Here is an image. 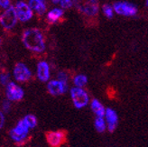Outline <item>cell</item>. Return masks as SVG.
I'll return each mask as SVG.
<instances>
[{"label": "cell", "mask_w": 148, "mask_h": 147, "mask_svg": "<svg viewBox=\"0 0 148 147\" xmlns=\"http://www.w3.org/2000/svg\"><path fill=\"white\" fill-rule=\"evenodd\" d=\"M5 93L7 98L9 100H21L25 95L24 90L14 82H10L7 84Z\"/></svg>", "instance_id": "obj_7"}, {"label": "cell", "mask_w": 148, "mask_h": 147, "mask_svg": "<svg viewBox=\"0 0 148 147\" xmlns=\"http://www.w3.org/2000/svg\"><path fill=\"white\" fill-rule=\"evenodd\" d=\"M48 90L49 92L53 95V96H58V95H61L64 93L67 90V84L63 83L61 80H51L48 83Z\"/></svg>", "instance_id": "obj_10"}, {"label": "cell", "mask_w": 148, "mask_h": 147, "mask_svg": "<svg viewBox=\"0 0 148 147\" xmlns=\"http://www.w3.org/2000/svg\"><path fill=\"white\" fill-rule=\"evenodd\" d=\"M2 108L5 112H7L8 110L10 109V102L8 101H4L3 102V105H2Z\"/></svg>", "instance_id": "obj_25"}, {"label": "cell", "mask_w": 148, "mask_h": 147, "mask_svg": "<svg viewBox=\"0 0 148 147\" xmlns=\"http://www.w3.org/2000/svg\"><path fill=\"white\" fill-rule=\"evenodd\" d=\"M103 13L106 14L108 18H112L113 17V9L114 7H111L109 5H103Z\"/></svg>", "instance_id": "obj_20"}, {"label": "cell", "mask_w": 148, "mask_h": 147, "mask_svg": "<svg viewBox=\"0 0 148 147\" xmlns=\"http://www.w3.org/2000/svg\"><path fill=\"white\" fill-rule=\"evenodd\" d=\"M14 76L18 81H26L31 78V72L25 64L18 63L14 67Z\"/></svg>", "instance_id": "obj_9"}, {"label": "cell", "mask_w": 148, "mask_h": 147, "mask_svg": "<svg viewBox=\"0 0 148 147\" xmlns=\"http://www.w3.org/2000/svg\"><path fill=\"white\" fill-rule=\"evenodd\" d=\"M95 127L99 132H103L106 128V124L103 119V116H99L98 118L95 120Z\"/></svg>", "instance_id": "obj_17"}, {"label": "cell", "mask_w": 148, "mask_h": 147, "mask_svg": "<svg viewBox=\"0 0 148 147\" xmlns=\"http://www.w3.org/2000/svg\"><path fill=\"white\" fill-rule=\"evenodd\" d=\"M145 5H146L148 6V0H146V2H145Z\"/></svg>", "instance_id": "obj_28"}, {"label": "cell", "mask_w": 148, "mask_h": 147, "mask_svg": "<svg viewBox=\"0 0 148 147\" xmlns=\"http://www.w3.org/2000/svg\"><path fill=\"white\" fill-rule=\"evenodd\" d=\"M73 4L79 11L87 16H93L98 14V0H73Z\"/></svg>", "instance_id": "obj_2"}, {"label": "cell", "mask_w": 148, "mask_h": 147, "mask_svg": "<svg viewBox=\"0 0 148 147\" xmlns=\"http://www.w3.org/2000/svg\"><path fill=\"white\" fill-rule=\"evenodd\" d=\"M114 10L119 14L125 16H135L137 13L136 6L127 2H117L114 4Z\"/></svg>", "instance_id": "obj_6"}, {"label": "cell", "mask_w": 148, "mask_h": 147, "mask_svg": "<svg viewBox=\"0 0 148 147\" xmlns=\"http://www.w3.org/2000/svg\"><path fill=\"white\" fill-rule=\"evenodd\" d=\"M16 10L17 13L18 19L22 22L30 20L33 16V12L31 6L24 2H18L16 5Z\"/></svg>", "instance_id": "obj_8"}, {"label": "cell", "mask_w": 148, "mask_h": 147, "mask_svg": "<svg viewBox=\"0 0 148 147\" xmlns=\"http://www.w3.org/2000/svg\"><path fill=\"white\" fill-rule=\"evenodd\" d=\"M54 4H57V3H59V2H61V0H51Z\"/></svg>", "instance_id": "obj_27"}, {"label": "cell", "mask_w": 148, "mask_h": 147, "mask_svg": "<svg viewBox=\"0 0 148 147\" xmlns=\"http://www.w3.org/2000/svg\"><path fill=\"white\" fill-rule=\"evenodd\" d=\"M58 79L61 80V81H62L63 83L67 84V75H66L64 72H60V73H59Z\"/></svg>", "instance_id": "obj_23"}, {"label": "cell", "mask_w": 148, "mask_h": 147, "mask_svg": "<svg viewBox=\"0 0 148 147\" xmlns=\"http://www.w3.org/2000/svg\"><path fill=\"white\" fill-rule=\"evenodd\" d=\"M60 3L62 8H70L73 4V0H61Z\"/></svg>", "instance_id": "obj_21"}, {"label": "cell", "mask_w": 148, "mask_h": 147, "mask_svg": "<svg viewBox=\"0 0 148 147\" xmlns=\"http://www.w3.org/2000/svg\"><path fill=\"white\" fill-rule=\"evenodd\" d=\"M106 119L109 132H113L117 126V115L113 109L108 108L106 110Z\"/></svg>", "instance_id": "obj_12"}, {"label": "cell", "mask_w": 148, "mask_h": 147, "mask_svg": "<svg viewBox=\"0 0 148 147\" xmlns=\"http://www.w3.org/2000/svg\"><path fill=\"white\" fill-rule=\"evenodd\" d=\"M25 121L26 122V124H28V126L30 128H34L36 124H37V121H36V118L35 116H33V115H28L25 117Z\"/></svg>", "instance_id": "obj_19"}, {"label": "cell", "mask_w": 148, "mask_h": 147, "mask_svg": "<svg viewBox=\"0 0 148 147\" xmlns=\"http://www.w3.org/2000/svg\"><path fill=\"white\" fill-rule=\"evenodd\" d=\"M91 108H92V111L98 116H104V115H106L104 107H103L100 104V102L97 99H93L91 103Z\"/></svg>", "instance_id": "obj_16"}, {"label": "cell", "mask_w": 148, "mask_h": 147, "mask_svg": "<svg viewBox=\"0 0 148 147\" xmlns=\"http://www.w3.org/2000/svg\"><path fill=\"white\" fill-rule=\"evenodd\" d=\"M47 142L51 146H59L61 145L65 140V134L63 132L57 131V132H51L46 135Z\"/></svg>", "instance_id": "obj_11"}, {"label": "cell", "mask_w": 148, "mask_h": 147, "mask_svg": "<svg viewBox=\"0 0 148 147\" xmlns=\"http://www.w3.org/2000/svg\"><path fill=\"white\" fill-rule=\"evenodd\" d=\"M63 14V11L61 8H54L50 11L47 14V19L51 23H55L60 19Z\"/></svg>", "instance_id": "obj_15"}, {"label": "cell", "mask_w": 148, "mask_h": 147, "mask_svg": "<svg viewBox=\"0 0 148 147\" xmlns=\"http://www.w3.org/2000/svg\"><path fill=\"white\" fill-rule=\"evenodd\" d=\"M29 5L31 8L36 11L39 14H42L46 10V5L44 0H30L29 1Z\"/></svg>", "instance_id": "obj_14"}, {"label": "cell", "mask_w": 148, "mask_h": 147, "mask_svg": "<svg viewBox=\"0 0 148 147\" xmlns=\"http://www.w3.org/2000/svg\"><path fill=\"white\" fill-rule=\"evenodd\" d=\"M0 118H1V123H0V127H3V126H4V123H5V117H4V116H3V113H1L0 114Z\"/></svg>", "instance_id": "obj_26"}, {"label": "cell", "mask_w": 148, "mask_h": 147, "mask_svg": "<svg viewBox=\"0 0 148 147\" xmlns=\"http://www.w3.org/2000/svg\"><path fill=\"white\" fill-rule=\"evenodd\" d=\"M37 75L40 80L42 81H46L50 78V69L49 65L45 62H41L37 66Z\"/></svg>", "instance_id": "obj_13"}, {"label": "cell", "mask_w": 148, "mask_h": 147, "mask_svg": "<svg viewBox=\"0 0 148 147\" xmlns=\"http://www.w3.org/2000/svg\"><path fill=\"white\" fill-rule=\"evenodd\" d=\"M23 42L27 49L36 53H41L45 48L42 35L37 29L26 30L23 34Z\"/></svg>", "instance_id": "obj_1"}, {"label": "cell", "mask_w": 148, "mask_h": 147, "mask_svg": "<svg viewBox=\"0 0 148 147\" xmlns=\"http://www.w3.org/2000/svg\"><path fill=\"white\" fill-rule=\"evenodd\" d=\"M87 81H88L87 77L84 75H78L74 79V84L76 85V87H79V88L85 86Z\"/></svg>", "instance_id": "obj_18"}, {"label": "cell", "mask_w": 148, "mask_h": 147, "mask_svg": "<svg viewBox=\"0 0 148 147\" xmlns=\"http://www.w3.org/2000/svg\"><path fill=\"white\" fill-rule=\"evenodd\" d=\"M30 128L28 126V124H26V122L24 120L19 121V123L17 124V126L14 127V129L11 130L10 132V136L14 142L16 143H20L22 141H24L25 137L27 136L28 134V129Z\"/></svg>", "instance_id": "obj_5"}, {"label": "cell", "mask_w": 148, "mask_h": 147, "mask_svg": "<svg viewBox=\"0 0 148 147\" xmlns=\"http://www.w3.org/2000/svg\"><path fill=\"white\" fill-rule=\"evenodd\" d=\"M71 96L73 104L77 108H81L87 106L88 102V96L85 90L80 89L79 87L73 88L71 90Z\"/></svg>", "instance_id": "obj_4"}, {"label": "cell", "mask_w": 148, "mask_h": 147, "mask_svg": "<svg viewBox=\"0 0 148 147\" xmlns=\"http://www.w3.org/2000/svg\"><path fill=\"white\" fill-rule=\"evenodd\" d=\"M17 13L14 7L9 6L0 16V23L5 29H11L16 24L17 21Z\"/></svg>", "instance_id": "obj_3"}, {"label": "cell", "mask_w": 148, "mask_h": 147, "mask_svg": "<svg viewBox=\"0 0 148 147\" xmlns=\"http://www.w3.org/2000/svg\"><path fill=\"white\" fill-rule=\"evenodd\" d=\"M0 5L2 8L7 9L10 6V1L9 0H0Z\"/></svg>", "instance_id": "obj_24"}, {"label": "cell", "mask_w": 148, "mask_h": 147, "mask_svg": "<svg viewBox=\"0 0 148 147\" xmlns=\"http://www.w3.org/2000/svg\"><path fill=\"white\" fill-rule=\"evenodd\" d=\"M1 84L2 85H5L8 83V80H9V76L8 74H6V73H1Z\"/></svg>", "instance_id": "obj_22"}]
</instances>
